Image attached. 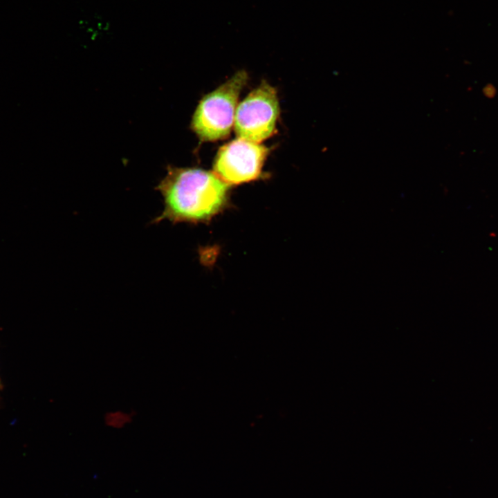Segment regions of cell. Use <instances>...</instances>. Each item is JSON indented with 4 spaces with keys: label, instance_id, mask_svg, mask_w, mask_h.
<instances>
[{
    "label": "cell",
    "instance_id": "cell-1",
    "mask_svg": "<svg viewBox=\"0 0 498 498\" xmlns=\"http://www.w3.org/2000/svg\"><path fill=\"white\" fill-rule=\"evenodd\" d=\"M230 187L214 172L168 165L165 176L156 187L164 208L151 223L210 222L230 205Z\"/></svg>",
    "mask_w": 498,
    "mask_h": 498
},
{
    "label": "cell",
    "instance_id": "cell-2",
    "mask_svg": "<svg viewBox=\"0 0 498 498\" xmlns=\"http://www.w3.org/2000/svg\"><path fill=\"white\" fill-rule=\"evenodd\" d=\"M247 81V73L238 71L200 100L192 116L191 128L201 140L216 141L229 136L238 99Z\"/></svg>",
    "mask_w": 498,
    "mask_h": 498
},
{
    "label": "cell",
    "instance_id": "cell-3",
    "mask_svg": "<svg viewBox=\"0 0 498 498\" xmlns=\"http://www.w3.org/2000/svg\"><path fill=\"white\" fill-rule=\"evenodd\" d=\"M279 108L276 90L263 82L237 108L234 130L238 138L259 143L275 132Z\"/></svg>",
    "mask_w": 498,
    "mask_h": 498
},
{
    "label": "cell",
    "instance_id": "cell-4",
    "mask_svg": "<svg viewBox=\"0 0 498 498\" xmlns=\"http://www.w3.org/2000/svg\"><path fill=\"white\" fill-rule=\"evenodd\" d=\"M268 154L266 147L238 138L219 149L214 173L230 186L255 181L261 176Z\"/></svg>",
    "mask_w": 498,
    "mask_h": 498
},
{
    "label": "cell",
    "instance_id": "cell-5",
    "mask_svg": "<svg viewBox=\"0 0 498 498\" xmlns=\"http://www.w3.org/2000/svg\"><path fill=\"white\" fill-rule=\"evenodd\" d=\"M136 414L124 409H110L103 415L104 425L113 430H123L133 422Z\"/></svg>",
    "mask_w": 498,
    "mask_h": 498
},
{
    "label": "cell",
    "instance_id": "cell-6",
    "mask_svg": "<svg viewBox=\"0 0 498 498\" xmlns=\"http://www.w3.org/2000/svg\"><path fill=\"white\" fill-rule=\"evenodd\" d=\"M3 389V383H2L1 380V378H0V389Z\"/></svg>",
    "mask_w": 498,
    "mask_h": 498
}]
</instances>
